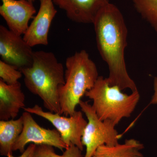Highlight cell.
Returning a JSON list of instances; mask_svg holds the SVG:
<instances>
[{
  "mask_svg": "<svg viewBox=\"0 0 157 157\" xmlns=\"http://www.w3.org/2000/svg\"><path fill=\"white\" fill-rule=\"evenodd\" d=\"M93 24L98 51L109 69L107 78L109 84L117 86L122 90H137L127 71L124 53L128 29L120 10L109 3L99 12Z\"/></svg>",
  "mask_w": 157,
  "mask_h": 157,
  "instance_id": "cell-1",
  "label": "cell"
},
{
  "mask_svg": "<svg viewBox=\"0 0 157 157\" xmlns=\"http://www.w3.org/2000/svg\"><path fill=\"white\" fill-rule=\"evenodd\" d=\"M141 17L157 33V0H132Z\"/></svg>",
  "mask_w": 157,
  "mask_h": 157,
  "instance_id": "cell-15",
  "label": "cell"
},
{
  "mask_svg": "<svg viewBox=\"0 0 157 157\" xmlns=\"http://www.w3.org/2000/svg\"><path fill=\"white\" fill-rule=\"evenodd\" d=\"M39 2L38 13L23 36L25 41L32 47L48 45V33L52 21L57 13L52 0H39Z\"/></svg>",
  "mask_w": 157,
  "mask_h": 157,
  "instance_id": "cell-10",
  "label": "cell"
},
{
  "mask_svg": "<svg viewBox=\"0 0 157 157\" xmlns=\"http://www.w3.org/2000/svg\"><path fill=\"white\" fill-rule=\"evenodd\" d=\"M144 147L143 144L136 139H126L121 144L101 145L92 157H144L140 152Z\"/></svg>",
  "mask_w": 157,
  "mask_h": 157,
  "instance_id": "cell-13",
  "label": "cell"
},
{
  "mask_svg": "<svg viewBox=\"0 0 157 157\" xmlns=\"http://www.w3.org/2000/svg\"><path fill=\"white\" fill-rule=\"evenodd\" d=\"M78 105L88 120L81 139L82 143L86 148L84 157H92L101 145L113 146L119 144L121 136L115 128V124L111 121L101 120L88 101L81 100Z\"/></svg>",
  "mask_w": 157,
  "mask_h": 157,
  "instance_id": "cell-5",
  "label": "cell"
},
{
  "mask_svg": "<svg viewBox=\"0 0 157 157\" xmlns=\"http://www.w3.org/2000/svg\"><path fill=\"white\" fill-rule=\"evenodd\" d=\"M54 4L66 12L71 21L93 24L101 9L109 0H52Z\"/></svg>",
  "mask_w": 157,
  "mask_h": 157,
  "instance_id": "cell-11",
  "label": "cell"
},
{
  "mask_svg": "<svg viewBox=\"0 0 157 157\" xmlns=\"http://www.w3.org/2000/svg\"><path fill=\"white\" fill-rule=\"evenodd\" d=\"M0 14L5 20L8 29L17 35H24L29 23L36 11L33 3L27 0H1Z\"/></svg>",
  "mask_w": 157,
  "mask_h": 157,
  "instance_id": "cell-9",
  "label": "cell"
},
{
  "mask_svg": "<svg viewBox=\"0 0 157 157\" xmlns=\"http://www.w3.org/2000/svg\"><path fill=\"white\" fill-rule=\"evenodd\" d=\"M23 128L13 147V151H19L23 153L26 145L32 143L36 145H50L63 151L68 146L62 140L59 133L56 129H45L39 125L31 115L25 111L23 113Z\"/></svg>",
  "mask_w": 157,
  "mask_h": 157,
  "instance_id": "cell-7",
  "label": "cell"
},
{
  "mask_svg": "<svg viewBox=\"0 0 157 157\" xmlns=\"http://www.w3.org/2000/svg\"><path fill=\"white\" fill-rule=\"evenodd\" d=\"M20 71L29 90L39 96L50 112L61 115L59 90L65 84V71L54 54L42 50L34 52L32 65Z\"/></svg>",
  "mask_w": 157,
  "mask_h": 157,
  "instance_id": "cell-2",
  "label": "cell"
},
{
  "mask_svg": "<svg viewBox=\"0 0 157 157\" xmlns=\"http://www.w3.org/2000/svg\"><path fill=\"white\" fill-rule=\"evenodd\" d=\"M153 86L154 93L149 104H157V77H155L154 79Z\"/></svg>",
  "mask_w": 157,
  "mask_h": 157,
  "instance_id": "cell-19",
  "label": "cell"
},
{
  "mask_svg": "<svg viewBox=\"0 0 157 157\" xmlns=\"http://www.w3.org/2000/svg\"><path fill=\"white\" fill-rule=\"evenodd\" d=\"M81 151L77 146L71 145L65 150L63 155L57 154L53 147L50 145H36L33 157H84Z\"/></svg>",
  "mask_w": 157,
  "mask_h": 157,
  "instance_id": "cell-16",
  "label": "cell"
},
{
  "mask_svg": "<svg viewBox=\"0 0 157 157\" xmlns=\"http://www.w3.org/2000/svg\"><path fill=\"white\" fill-rule=\"evenodd\" d=\"M36 145L35 144L32 143L29 145L25 151L22 153V154L18 157H33L34 151L36 149ZM7 157H15L13 155V154L9 155Z\"/></svg>",
  "mask_w": 157,
  "mask_h": 157,
  "instance_id": "cell-18",
  "label": "cell"
},
{
  "mask_svg": "<svg viewBox=\"0 0 157 157\" xmlns=\"http://www.w3.org/2000/svg\"><path fill=\"white\" fill-rule=\"evenodd\" d=\"M117 86H111L107 78L99 76L85 96L92 100L93 107L102 121L109 120L116 125L124 118L130 117L140 100L138 90L130 94L123 93Z\"/></svg>",
  "mask_w": 157,
  "mask_h": 157,
  "instance_id": "cell-4",
  "label": "cell"
},
{
  "mask_svg": "<svg viewBox=\"0 0 157 157\" xmlns=\"http://www.w3.org/2000/svg\"><path fill=\"white\" fill-rule=\"evenodd\" d=\"M25 96L19 82L9 85L0 79V120L14 119L24 109Z\"/></svg>",
  "mask_w": 157,
  "mask_h": 157,
  "instance_id": "cell-12",
  "label": "cell"
},
{
  "mask_svg": "<svg viewBox=\"0 0 157 157\" xmlns=\"http://www.w3.org/2000/svg\"><path fill=\"white\" fill-rule=\"evenodd\" d=\"M24 109L49 121L58 131L62 140L68 147L74 145L83 151L84 146L82 143V137L87 121L81 111H76L73 115L67 117L59 113L44 111L38 105Z\"/></svg>",
  "mask_w": 157,
  "mask_h": 157,
  "instance_id": "cell-6",
  "label": "cell"
},
{
  "mask_svg": "<svg viewBox=\"0 0 157 157\" xmlns=\"http://www.w3.org/2000/svg\"><path fill=\"white\" fill-rule=\"evenodd\" d=\"M21 36L0 25V56L5 63L20 70L32 65L34 51Z\"/></svg>",
  "mask_w": 157,
  "mask_h": 157,
  "instance_id": "cell-8",
  "label": "cell"
},
{
  "mask_svg": "<svg viewBox=\"0 0 157 157\" xmlns=\"http://www.w3.org/2000/svg\"><path fill=\"white\" fill-rule=\"evenodd\" d=\"M27 1H29V2H31L32 3H33L34 2H35V0H27Z\"/></svg>",
  "mask_w": 157,
  "mask_h": 157,
  "instance_id": "cell-20",
  "label": "cell"
},
{
  "mask_svg": "<svg viewBox=\"0 0 157 157\" xmlns=\"http://www.w3.org/2000/svg\"><path fill=\"white\" fill-rule=\"evenodd\" d=\"M22 75L20 70L0 60V77L4 82L9 85L15 84Z\"/></svg>",
  "mask_w": 157,
  "mask_h": 157,
  "instance_id": "cell-17",
  "label": "cell"
},
{
  "mask_svg": "<svg viewBox=\"0 0 157 157\" xmlns=\"http://www.w3.org/2000/svg\"><path fill=\"white\" fill-rule=\"evenodd\" d=\"M22 117L17 120L0 121V154L8 156L12 154L15 142L22 132Z\"/></svg>",
  "mask_w": 157,
  "mask_h": 157,
  "instance_id": "cell-14",
  "label": "cell"
},
{
  "mask_svg": "<svg viewBox=\"0 0 157 157\" xmlns=\"http://www.w3.org/2000/svg\"><path fill=\"white\" fill-rule=\"evenodd\" d=\"M66 67L65 83L59 89V96L62 114L67 117L75 113L81 98L94 87L99 76L96 64L85 50L68 57Z\"/></svg>",
  "mask_w": 157,
  "mask_h": 157,
  "instance_id": "cell-3",
  "label": "cell"
}]
</instances>
